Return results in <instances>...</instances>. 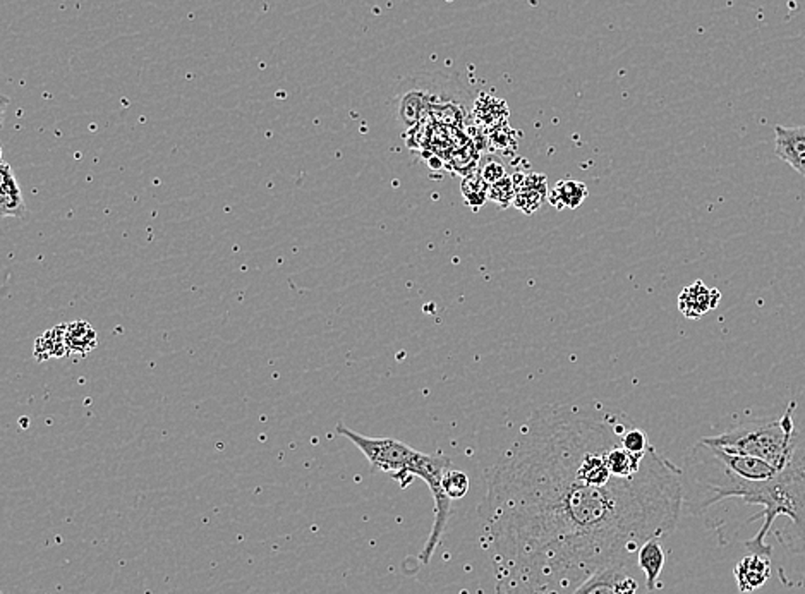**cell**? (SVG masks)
Here are the masks:
<instances>
[{"label": "cell", "instance_id": "cell-1", "mask_svg": "<svg viewBox=\"0 0 805 594\" xmlns=\"http://www.w3.org/2000/svg\"><path fill=\"white\" fill-rule=\"evenodd\" d=\"M630 427L623 412L543 405L484 469L477 517L497 594H572L605 567H632L644 543L677 529L682 468L653 445L638 475L610 468Z\"/></svg>", "mask_w": 805, "mask_h": 594}, {"label": "cell", "instance_id": "cell-2", "mask_svg": "<svg viewBox=\"0 0 805 594\" xmlns=\"http://www.w3.org/2000/svg\"><path fill=\"white\" fill-rule=\"evenodd\" d=\"M337 435L351 440L364 453L373 471L385 473L399 481L402 490L411 486L414 477H419L427 483L435 501V521L427 545L419 553V560L421 564L427 566L440 545L451 519V500L445 495L442 484L443 476L451 469V457L423 453L395 438H371L344 425H337Z\"/></svg>", "mask_w": 805, "mask_h": 594}, {"label": "cell", "instance_id": "cell-3", "mask_svg": "<svg viewBox=\"0 0 805 594\" xmlns=\"http://www.w3.org/2000/svg\"><path fill=\"white\" fill-rule=\"evenodd\" d=\"M744 505H758L762 510L751 516L745 524L762 521L758 534L745 541V548L752 553L773 555V547L768 545L766 538L773 531V525L780 519L788 524L780 536L783 547L788 534L785 549L788 553L805 551V429H799L797 443L793 453L782 473L766 483L754 484L740 499Z\"/></svg>", "mask_w": 805, "mask_h": 594}, {"label": "cell", "instance_id": "cell-4", "mask_svg": "<svg viewBox=\"0 0 805 594\" xmlns=\"http://www.w3.org/2000/svg\"><path fill=\"white\" fill-rule=\"evenodd\" d=\"M795 409L797 404L790 403L785 414L777 421L730 429L721 435L706 436L703 442L730 453L758 457L775 466L778 471H783L793 453L799 436V428H795L793 419Z\"/></svg>", "mask_w": 805, "mask_h": 594}, {"label": "cell", "instance_id": "cell-5", "mask_svg": "<svg viewBox=\"0 0 805 594\" xmlns=\"http://www.w3.org/2000/svg\"><path fill=\"white\" fill-rule=\"evenodd\" d=\"M629 566H610L596 572L572 594H638L639 581Z\"/></svg>", "mask_w": 805, "mask_h": 594}, {"label": "cell", "instance_id": "cell-6", "mask_svg": "<svg viewBox=\"0 0 805 594\" xmlns=\"http://www.w3.org/2000/svg\"><path fill=\"white\" fill-rule=\"evenodd\" d=\"M773 574L771 555L749 553L744 557L734 569L735 582L740 593H754L760 590Z\"/></svg>", "mask_w": 805, "mask_h": 594}, {"label": "cell", "instance_id": "cell-7", "mask_svg": "<svg viewBox=\"0 0 805 594\" xmlns=\"http://www.w3.org/2000/svg\"><path fill=\"white\" fill-rule=\"evenodd\" d=\"M775 153L805 177V126H777Z\"/></svg>", "mask_w": 805, "mask_h": 594}, {"label": "cell", "instance_id": "cell-8", "mask_svg": "<svg viewBox=\"0 0 805 594\" xmlns=\"http://www.w3.org/2000/svg\"><path fill=\"white\" fill-rule=\"evenodd\" d=\"M721 301V292L718 289L708 287L703 281H695L694 284L686 287L679 296V309L680 313L690 318L697 320L704 314H708L711 309L716 308Z\"/></svg>", "mask_w": 805, "mask_h": 594}, {"label": "cell", "instance_id": "cell-9", "mask_svg": "<svg viewBox=\"0 0 805 594\" xmlns=\"http://www.w3.org/2000/svg\"><path fill=\"white\" fill-rule=\"evenodd\" d=\"M0 214L4 216L23 218L28 214L21 186L9 164H2L0 170Z\"/></svg>", "mask_w": 805, "mask_h": 594}, {"label": "cell", "instance_id": "cell-10", "mask_svg": "<svg viewBox=\"0 0 805 594\" xmlns=\"http://www.w3.org/2000/svg\"><path fill=\"white\" fill-rule=\"evenodd\" d=\"M546 177L543 174H529L524 177L521 186L516 188L514 205L525 215L534 214L548 196Z\"/></svg>", "mask_w": 805, "mask_h": 594}, {"label": "cell", "instance_id": "cell-11", "mask_svg": "<svg viewBox=\"0 0 805 594\" xmlns=\"http://www.w3.org/2000/svg\"><path fill=\"white\" fill-rule=\"evenodd\" d=\"M638 566L646 574V588L655 591L664 567V549L662 540H651L644 543L638 553Z\"/></svg>", "mask_w": 805, "mask_h": 594}, {"label": "cell", "instance_id": "cell-12", "mask_svg": "<svg viewBox=\"0 0 805 594\" xmlns=\"http://www.w3.org/2000/svg\"><path fill=\"white\" fill-rule=\"evenodd\" d=\"M590 196V190L584 183L581 181H560L555 184V188L548 192V201L557 208V210H565V208H577L581 207L586 198Z\"/></svg>", "mask_w": 805, "mask_h": 594}, {"label": "cell", "instance_id": "cell-13", "mask_svg": "<svg viewBox=\"0 0 805 594\" xmlns=\"http://www.w3.org/2000/svg\"><path fill=\"white\" fill-rule=\"evenodd\" d=\"M69 354L66 344V323L50 329L40 335L35 342V357L38 361H48L52 357H62Z\"/></svg>", "mask_w": 805, "mask_h": 594}, {"label": "cell", "instance_id": "cell-14", "mask_svg": "<svg viewBox=\"0 0 805 594\" xmlns=\"http://www.w3.org/2000/svg\"><path fill=\"white\" fill-rule=\"evenodd\" d=\"M66 344L69 354H88L98 346V335L88 321H72L66 323Z\"/></svg>", "mask_w": 805, "mask_h": 594}, {"label": "cell", "instance_id": "cell-15", "mask_svg": "<svg viewBox=\"0 0 805 594\" xmlns=\"http://www.w3.org/2000/svg\"><path fill=\"white\" fill-rule=\"evenodd\" d=\"M442 484H443L445 495H447L451 501H453V500L464 499V497L469 493V488H471L469 476L466 475L464 471H455V469H451V468L445 473V476H443Z\"/></svg>", "mask_w": 805, "mask_h": 594}, {"label": "cell", "instance_id": "cell-16", "mask_svg": "<svg viewBox=\"0 0 805 594\" xmlns=\"http://www.w3.org/2000/svg\"><path fill=\"white\" fill-rule=\"evenodd\" d=\"M466 183L471 184V190H469V188H462L464 198L468 199V203L473 205V207L484 205V203H486V198H490V190H488L490 184L483 179V175H481V174H471V175L466 179Z\"/></svg>", "mask_w": 805, "mask_h": 594}, {"label": "cell", "instance_id": "cell-17", "mask_svg": "<svg viewBox=\"0 0 805 594\" xmlns=\"http://www.w3.org/2000/svg\"><path fill=\"white\" fill-rule=\"evenodd\" d=\"M622 443L627 451L632 452V453H646L651 447L646 433L642 429L636 428L634 425L622 435Z\"/></svg>", "mask_w": 805, "mask_h": 594}, {"label": "cell", "instance_id": "cell-18", "mask_svg": "<svg viewBox=\"0 0 805 594\" xmlns=\"http://www.w3.org/2000/svg\"><path fill=\"white\" fill-rule=\"evenodd\" d=\"M490 198L493 201L500 203L501 207H507L508 203H514L516 198V186L512 183L510 177H505L501 181H498L495 184H492L490 188Z\"/></svg>", "mask_w": 805, "mask_h": 594}, {"label": "cell", "instance_id": "cell-19", "mask_svg": "<svg viewBox=\"0 0 805 594\" xmlns=\"http://www.w3.org/2000/svg\"><path fill=\"white\" fill-rule=\"evenodd\" d=\"M481 175H483V179H484L490 186L507 177L505 168H503V166H501L498 160H488V162H484V166L481 168Z\"/></svg>", "mask_w": 805, "mask_h": 594}]
</instances>
